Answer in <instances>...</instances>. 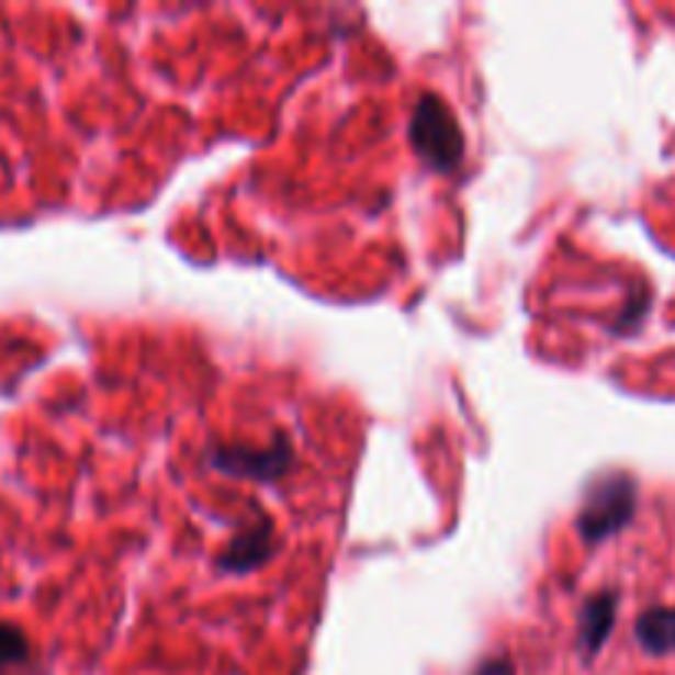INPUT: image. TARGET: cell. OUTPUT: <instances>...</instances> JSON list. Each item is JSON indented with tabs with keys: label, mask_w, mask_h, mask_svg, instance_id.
Wrapping results in <instances>:
<instances>
[{
	"label": "cell",
	"mask_w": 675,
	"mask_h": 675,
	"mask_svg": "<svg viewBox=\"0 0 675 675\" xmlns=\"http://www.w3.org/2000/svg\"><path fill=\"white\" fill-rule=\"evenodd\" d=\"M412 145L418 158L435 171H451L464 155V135L451 115V109L438 95H421L412 112Z\"/></svg>",
	"instance_id": "1"
},
{
	"label": "cell",
	"mask_w": 675,
	"mask_h": 675,
	"mask_svg": "<svg viewBox=\"0 0 675 675\" xmlns=\"http://www.w3.org/2000/svg\"><path fill=\"white\" fill-rule=\"evenodd\" d=\"M632 510H635V484L626 474L599 477L589 487V494H586V500L580 507L576 530L589 543L606 540L609 533H616L619 527L629 524Z\"/></svg>",
	"instance_id": "2"
},
{
	"label": "cell",
	"mask_w": 675,
	"mask_h": 675,
	"mask_svg": "<svg viewBox=\"0 0 675 675\" xmlns=\"http://www.w3.org/2000/svg\"><path fill=\"white\" fill-rule=\"evenodd\" d=\"M211 464L217 471L237 474V477H280L290 468V448L286 441H273V448L247 451V448H221L211 454Z\"/></svg>",
	"instance_id": "3"
},
{
	"label": "cell",
	"mask_w": 675,
	"mask_h": 675,
	"mask_svg": "<svg viewBox=\"0 0 675 675\" xmlns=\"http://www.w3.org/2000/svg\"><path fill=\"white\" fill-rule=\"evenodd\" d=\"M270 547H273L270 520H263L260 527H257V524H250V527H247V530H240V533L230 540V547L224 550V556H221V570H230V573H247V570H254L257 563H263V560H267Z\"/></svg>",
	"instance_id": "4"
},
{
	"label": "cell",
	"mask_w": 675,
	"mask_h": 675,
	"mask_svg": "<svg viewBox=\"0 0 675 675\" xmlns=\"http://www.w3.org/2000/svg\"><path fill=\"white\" fill-rule=\"evenodd\" d=\"M616 619V593H596L580 609V649L596 652L606 642V632Z\"/></svg>",
	"instance_id": "5"
},
{
	"label": "cell",
	"mask_w": 675,
	"mask_h": 675,
	"mask_svg": "<svg viewBox=\"0 0 675 675\" xmlns=\"http://www.w3.org/2000/svg\"><path fill=\"white\" fill-rule=\"evenodd\" d=\"M635 642L649 652V655H668L675 652V609L655 606L645 609L635 619Z\"/></svg>",
	"instance_id": "6"
},
{
	"label": "cell",
	"mask_w": 675,
	"mask_h": 675,
	"mask_svg": "<svg viewBox=\"0 0 675 675\" xmlns=\"http://www.w3.org/2000/svg\"><path fill=\"white\" fill-rule=\"evenodd\" d=\"M26 655H30V645L23 632L13 626H0V665H20L26 662Z\"/></svg>",
	"instance_id": "7"
},
{
	"label": "cell",
	"mask_w": 675,
	"mask_h": 675,
	"mask_svg": "<svg viewBox=\"0 0 675 675\" xmlns=\"http://www.w3.org/2000/svg\"><path fill=\"white\" fill-rule=\"evenodd\" d=\"M474 675H517L507 659H487L474 668Z\"/></svg>",
	"instance_id": "8"
}]
</instances>
